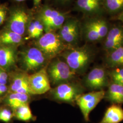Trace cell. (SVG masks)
<instances>
[{"instance_id": "603a6c76", "label": "cell", "mask_w": 123, "mask_h": 123, "mask_svg": "<svg viewBox=\"0 0 123 123\" xmlns=\"http://www.w3.org/2000/svg\"><path fill=\"white\" fill-rule=\"evenodd\" d=\"M104 7L109 12L115 13L123 10V0H103Z\"/></svg>"}, {"instance_id": "44dd1931", "label": "cell", "mask_w": 123, "mask_h": 123, "mask_svg": "<svg viewBox=\"0 0 123 123\" xmlns=\"http://www.w3.org/2000/svg\"><path fill=\"white\" fill-rule=\"evenodd\" d=\"M66 13L62 12L57 16L53 18L43 24L44 31L46 32L54 31L59 30L66 20Z\"/></svg>"}, {"instance_id": "f1b7e54d", "label": "cell", "mask_w": 123, "mask_h": 123, "mask_svg": "<svg viewBox=\"0 0 123 123\" xmlns=\"http://www.w3.org/2000/svg\"><path fill=\"white\" fill-rule=\"evenodd\" d=\"M7 15V10L6 7L3 6H0V26L2 25Z\"/></svg>"}, {"instance_id": "ba28073f", "label": "cell", "mask_w": 123, "mask_h": 123, "mask_svg": "<svg viewBox=\"0 0 123 123\" xmlns=\"http://www.w3.org/2000/svg\"><path fill=\"white\" fill-rule=\"evenodd\" d=\"M105 91H92L81 95L76 101L83 115L85 121L89 122V114L99 102L104 99Z\"/></svg>"}, {"instance_id": "8fae6325", "label": "cell", "mask_w": 123, "mask_h": 123, "mask_svg": "<svg viewBox=\"0 0 123 123\" xmlns=\"http://www.w3.org/2000/svg\"><path fill=\"white\" fill-rule=\"evenodd\" d=\"M28 14L22 8L13 10L10 14L6 29L23 36L30 21Z\"/></svg>"}, {"instance_id": "d6986e66", "label": "cell", "mask_w": 123, "mask_h": 123, "mask_svg": "<svg viewBox=\"0 0 123 123\" xmlns=\"http://www.w3.org/2000/svg\"><path fill=\"white\" fill-rule=\"evenodd\" d=\"M23 41L22 36L6 29L0 32V45L18 47L23 43Z\"/></svg>"}, {"instance_id": "cb8c5ba5", "label": "cell", "mask_w": 123, "mask_h": 123, "mask_svg": "<svg viewBox=\"0 0 123 123\" xmlns=\"http://www.w3.org/2000/svg\"><path fill=\"white\" fill-rule=\"evenodd\" d=\"M111 82L123 85V67L108 69Z\"/></svg>"}, {"instance_id": "4316f807", "label": "cell", "mask_w": 123, "mask_h": 123, "mask_svg": "<svg viewBox=\"0 0 123 123\" xmlns=\"http://www.w3.org/2000/svg\"><path fill=\"white\" fill-rule=\"evenodd\" d=\"M36 30V39H38L43 35L44 30V26L42 23L39 20L37 19L34 20Z\"/></svg>"}, {"instance_id": "1f68e13d", "label": "cell", "mask_w": 123, "mask_h": 123, "mask_svg": "<svg viewBox=\"0 0 123 123\" xmlns=\"http://www.w3.org/2000/svg\"><path fill=\"white\" fill-rule=\"evenodd\" d=\"M41 1V0H33L34 5L35 6H38L40 4Z\"/></svg>"}, {"instance_id": "e0dca14e", "label": "cell", "mask_w": 123, "mask_h": 123, "mask_svg": "<svg viewBox=\"0 0 123 123\" xmlns=\"http://www.w3.org/2000/svg\"><path fill=\"white\" fill-rule=\"evenodd\" d=\"M107 88L104 99L112 104H123V85L111 82Z\"/></svg>"}, {"instance_id": "83f0119b", "label": "cell", "mask_w": 123, "mask_h": 123, "mask_svg": "<svg viewBox=\"0 0 123 123\" xmlns=\"http://www.w3.org/2000/svg\"><path fill=\"white\" fill-rule=\"evenodd\" d=\"M8 75L6 71L0 68V84L6 85L7 83Z\"/></svg>"}, {"instance_id": "d4e9b609", "label": "cell", "mask_w": 123, "mask_h": 123, "mask_svg": "<svg viewBox=\"0 0 123 123\" xmlns=\"http://www.w3.org/2000/svg\"><path fill=\"white\" fill-rule=\"evenodd\" d=\"M14 117L13 112L6 108L0 110V120L5 123H9Z\"/></svg>"}, {"instance_id": "5bb4252c", "label": "cell", "mask_w": 123, "mask_h": 123, "mask_svg": "<svg viewBox=\"0 0 123 123\" xmlns=\"http://www.w3.org/2000/svg\"><path fill=\"white\" fill-rule=\"evenodd\" d=\"M28 75L27 73L22 70L12 73L9 88L10 92L31 95L28 86Z\"/></svg>"}, {"instance_id": "836d02e7", "label": "cell", "mask_w": 123, "mask_h": 123, "mask_svg": "<svg viewBox=\"0 0 123 123\" xmlns=\"http://www.w3.org/2000/svg\"><path fill=\"white\" fill-rule=\"evenodd\" d=\"M14 0L16 1H17V2H22V1H25L26 0Z\"/></svg>"}, {"instance_id": "6da1fadb", "label": "cell", "mask_w": 123, "mask_h": 123, "mask_svg": "<svg viewBox=\"0 0 123 123\" xmlns=\"http://www.w3.org/2000/svg\"><path fill=\"white\" fill-rule=\"evenodd\" d=\"M95 51L86 44L80 47H70L60 55L76 74H84L95 57Z\"/></svg>"}, {"instance_id": "ffe728a7", "label": "cell", "mask_w": 123, "mask_h": 123, "mask_svg": "<svg viewBox=\"0 0 123 123\" xmlns=\"http://www.w3.org/2000/svg\"><path fill=\"white\" fill-rule=\"evenodd\" d=\"M31 95L17 92H10L6 99V102L12 110L21 106L29 104Z\"/></svg>"}, {"instance_id": "ac0fdd59", "label": "cell", "mask_w": 123, "mask_h": 123, "mask_svg": "<svg viewBox=\"0 0 123 123\" xmlns=\"http://www.w3.org/2000/svg\"><path fill=\"white\" fill-rule=\"evenodd\" d=\"M104 66L107 69L123 67V46L107 53Z\"/></svg>"}, {"instance_id": "5b68a950", "label": "cell", "mask_w": 123, "mask_h": 123, "mask_svg": "<svg viewBox=\"0 0 123 123\" xmlns=\"http://www.w3.org/2000/svg\"><path fill=\"white\" fill-rule=\"evenodd\" d=\"M20 64L22 71L34 72L45 67L49 61L44 54L37 47H31L23 50L20 53Z\"/></svg>"}, {"instance_id": "9c48e42d", "label": "cell", "mask_w": 123, "mask_h": 123, "mask_svg": "<svg viewBox=\"0 0 123 123\" xmlns=\"http://www.w3.org/2000/svg\"><path fill=\"white\" fill-rule=\"evenodd\" d=\"M28 81L31 95L44 94L51 89L46 67L31 74L28 75Z\"/></svg>"}, {"instance_id": "7402d4cb", "label": "cell", "mask_w": 123, "mask_h": 123, "mask_svg": "<svg viewBox=\"0 0 123 123\" xmlns=\"http://www.w3.org/2000/svg\"><path fill=\"white\" fill-rule=\"evenodd\" d=\"M14 117L24 122H29L34 119L29 104L22 105L13 110Z\"/></svg>"}, {"instance_id": "484cf974", "label": "cell", "mask_w": 123, "mask_h": 123, "mask_svg": "<svg viewBox=\"0 0 123 123\" xmlns=\"http://www.w3.org/2000/svg\"><path fill=\"white\" fill-rule=\"evenodd\" d=\"M27 28L28 36L25 38V39H36V30L34 20H30Z\"/></svg>"}, {"instance_id": "f546056e", "label": "cell", "mask_w": 123, "mask_h": 123, "mask_svg": "<svg viewBox=\"0 0 123 123\" xmlns=\"http://www.w3.org/2000/svg\"><path fill=\"white\" fill-rule=\"evenodd\" d=\"M7 90V87L6 85L0 84V95L4 94Z\"/></svg>"}, {"instance_id": "2e32d148", "label": "cell", "mask_w": 123, "mask_h": 123, "mask_svg": "<svg viewBox=\"0 0 123 123\" xmlns=\"http://www.w3.org/2000/svg\"><path fill=\"white\" fill-rule=\"evenodd\" d=\"M123 121V109L121 105L112 104L106 110L98 123H119Z\"/></svg>"}, {"instance_id": "8992f818", "label": "cell", "mask_w": 123, "mask_h": 123, "mask_svg": "<svg viewBox=\"0 0 123 123\" xmlns=\"http://www.w3.org/2000/svg\"><path fill=\"white\" fill-rule=\"evenodd\" d=\"M110 83L108 69L104 66H97L84 77L83 85L91 91H98L108 88Z\"/></svg>"}, {"instance_id": "4dcf8cb0", "label": "cell", "mask_w": 123, "mask_h": 123, "mask_svg": "<svg viewBox=\"0 0 123 123\" xmlns=\"http://www.w3.org/2000/svg\"><path fill=\"white\" fill-rule=\"evenodd\" d=\"M117 19L123 22V11L121 12L117 17Z\"/></svg>"}, {"instance_id": "9a60e30c", "label": "cell", "mask_w": 123, "mask_h": 123, "mask_svg": "<svg viewBox=\"0 0 123 123\" xmlns=\"http://www.w3.org/2000/svg\"><path fill=\"white\" fill-rule=\"evenodd\" d=\"M76 5L80 11L90 16L101 14L105 7L103 0H77Z\"/></svg>"}, {"instance_id": "277c9868", "label": "cell", "mask_w": 123, "mask_h": 123, "mask_svg": "<svg viewBox=\"0 0 123 123\" xmlns=\"http://www.w3.org/2000/svg\"><path fill=\"white\" fill-rule=\"evenodd\" d=\"M47 72L51 85L55 87L74 81L77 76L65 62L57 57L47 67Z\"/></svg>"}, {"instance_id": "30bf717a", "label": "cell", "mask_w": 123, "mask_h": 123, "mask_svg": "<svg viewBox=\"0 0 123 123\" xmlns=\"http://www.w3.org/2000/svg\"><path fill=\"white\" fill-rule=\"evenodd\" d=\"M80 32L79 22L71 18L65 21L57 34L65 44L69 47H74L79 42Z\"/></svg>"}, {"instance_id": "4fadbf2b", "label": "cell", "mask_w": 123, "mask_h": 123, "mask_svg": "<svg viewBox=\"0 0 123 123\" xmlns=\"http://www.w3.org/2000/svg\"><path fill=\"white\" fill-rule=\"evenodd\" d=\"M17 47L0 45V68L5 71L14 68L18 61Z\"/></svg>"}, {"instance_id": "7c38bea8", "label": "cell", "mask_w": 123, "mask_h": 123, "mask_svg": "<svg viewBox=\"0 0 123 123\" xmlns=\"http://www.w3.org/2000/svg\"><path fill=\"white\" fill-rule=\"evenodd\" d=\"M103 48L107 53L123 46V27L115 26L110 30L104 39Z\"/></svg>"}, {"instance_id": "52a82bcc", "label": "cell", "mask_w": 123, "mask_h": 123, "mask_svg": "<svg viewBox=\"0 0 123 123\" xmlns=\"http://www.w3.org/2000/svg\"><path fill=\"white\" fill-rule=\"evenodd\" d=\"M109 31L107 22L101 18H93L84 23L82 34L85 40L94 43L104 39Z\"/></svg>"}, {"instance_id": "7a4b0ae2", "label": "cell", "mask_w": 123, "mask_h": 123, "mask_svg": "<svg viewBox=\"0 0 123 123\" xmlns=\"http://www.w3.org/2000/svg\"><path fill=\"white\" fill-rule=\"evenodd\" d=\"M35 45L49 60L57 57L67 49L70 48L54 31L46 32L37 39Z\"/></svg>"}, {"instance_id": "d6a6232c", "label": "cell", "mask_w": 123, "mask_h": 123, "mask_svg": "<svg viewBox=\"0 0 123 123\" xmlns=\"http://www.w3.org/2000/svg\"><path fill=\"white\" fill-rule=\"evenodd\" d=\"M69 0H60L59 1L62 2H68V1Z\"/></svg>"}, {"instance_id": "3957f363", "label": "cell", "mask_w": 123, "mask_h": 123, "mask_svg": "<svg viewBox=\"0 0 123 123\" xmlns=\"http://www.w3.org/2000/svg\"><path fill=\"white\" fill-rule=\"evenodd\" d=\"M50 91L53 99L73 105L84 93L85 88L79 82L72 81L59 84Z\"/></svg>"}]
</instances>
